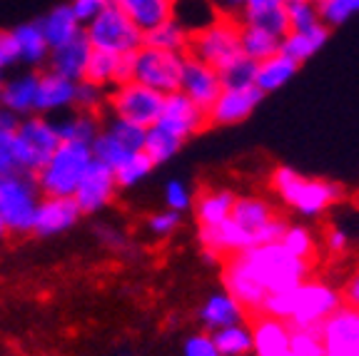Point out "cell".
Instances as JSON below:
<instances>
[{"mask_svg":"<svg viewBox=\"0 0 359 356\" xmlns=\"http://www.w3.org/2000/svg\"><path fill=\"white\" fill-rule=\"evenodd\" d=\"M224 85L219 78V70L210 67L208 62L197 60L192 55H185L182 62V75H180V93L185 95L187 100H192L197 107L208 112L215 105L219 95H222Z\"/></svg>","mask_w":359,"mask_h":356,"instance_id":"12","label":"cell"},{"mask_svg":"<svg viewBox=\"0 0 359 356\" xmlns=\"http://www.w3.org/2000/svg\"><path fill=\"white\" fill-rule=\"evenodd\" d=\"M285 6V0H247V8L245 13H255V11H269V8H282Z\"/></svg>","mask_w":359,"mask_h":356,"instance_id":"56","label":"cell"},{"mask_svg":"<svg viewBox=\"0 0 359 356\" xmlns=\"http://www.w3.org/2000/svg\"><path fill=\"white\" fill-rule=\"evenodd\" d=\"M342 294H344V304L359 309V269H354V272L349 274L347 284L342 287Z\"/></svg>","mask_w":359,"mask_h":356,"instance_id":"55","label":"cell"},{"mask_svg":"<svg viewBox=\"0 0 359 356\" xmlns=\"http://www.w3.org/2000/svg\"><path fill=\"white\" fill-rule=\"evenodd\" d=\"M264 95L257 88H245V90H222L215 105L208 110V123L210 128H230V125L245 123L247 117L257 110Z\"/></svg>","mask_w":359,"mask_h":356,"instance_id":"16","label":"cell"},{"mask_svg":"<svg viewBox=\"0 0 359 356\" xmlns=\"http://www.w3.org/2000/svg\"><path fill=\"white\" fill-rule=\"evenodd\" d=\"M290 354L292 356H325V344H322L320 329H294L292 327Z\"/></svg>","mask_w":359,"mask_h":356,"instance_id":"46","label":"cell"},{"mask_svg":"<svg viewBox=\"0 0 359 356\" xmlns=\"http://www.w3.org/2000/svg\"><path fill=\"white\" fill-rule=\"evenodd\" d=\"M172 18L190 33H200L219 20L210 0H172Z\"/></svg>","mask_w":359,"mask_h":356,"instance_id":"33","label":"cell"},{"mask_svg":"<svg viewBox=\"0 0 359 356\" xmlns=\"http://www.w3.org/2000/svg\"><path fill=\"white\" fill-rule=\"evenodd\" d=\"M6 67H3V65H0V93H3V88H6Z\"/></svg>","mask_w":359,"mask_h":356,"instance_id":"58","label":"cell"},{"mask_svg":"<svg viewBox=\"0 0 359 356\" xmlns=\"http://www.w3.org/2000/svg\"><path fill=\"white\" fill-rule=\"evenodd\" d=\"M187 55L208 62L215 70H222L232 60L242 55L240 48V22L237 20H215L200 33H192Z\"/></svg>","mask_w":359,"mask_h":356,"instance_id":"9","label":"cell"},{"mask_svg":"<svg viewBox=\"0 0 359 356\" xmlns=\"http://www.w3.org/2000/svg\"><path fill=\"white\" fill-rule=\"evenodd\" d=\"M287 18H290V30H312L322 25L320 6L312 0H299L287 6Z\"/></svg>","mask_w":359,"mask_h":356,"instance_id":"47","label":"cell"},{"mask_svg":"<svg viewBox=\"0 0 359 356\" xmlns=\"http://www.w3.org/2000/svg\"><path fill=\"white\" fill-rule=\"evenodd\" d=\"M105 356H133V351L125 349V346H123V349H112V351H107Z\"/></svg>","mask_w":359,"mask_h":356,"instance_id":"57","label":"cell"},{"mask_svg":"<svg viewBox=\"0 0 359 356\" xmlns=\"http://www.w3.org/2000/svg\"><path fill=\"white\" fill-rule=\"evenodd\" d=\"M312 3H317V6H320V3H322V0H312Z\"/></svg>","mask_w":359,"mask_h":356,"instance_id":"61","label":"cell"},{"mask_svg":"<svg viewBox=\"0 0 359 356\" xmlns=\"http://www.w3.org/2000/svg\"><path fill=\"white\" fill-rule=\"evenodd\" d=\"M90 152H93V160L102 162L105 167L112 170V172H115V167H118L120 162H123L125 157L130 155V152L125 150V147L120 145L118 139L112 137L107 130H102V132L97 135L93 142H90Z\"/></svg>","mask_w":359,"mask_h":356,"instance_id":"43","label":"cell"},{"mask_svg":"<svg viewBox=\"0 0 359 356\" xmlns=\"http://www.w3.org/2000/svg\"><path fill=\"white\" fill-rule=\"evenodd\" d=\"M112 6V0H70V8H73L75 18L83 22V28L90 20H95L102 11Z\"/></svg>","mask_w":359,"mask_h":356,"instance_id":"51","label":"cell"},{"mask_svg":"<svg viewBox=\"0 0 359 356\" xmlns=\"http://www.w3.org/2000/svg\"><path fill=\"white\" fill-rule=\"evenodd\" d=\"M339 306H344L342 289L325 279L309 277L292 289L267 296L262 314L285 319L294 329H320Z\"/></svg>","mask_w":359,"mask_h":356,"instance_id":"2","label":"cell"},{"mask_svg":"<svg viewBox=\"0 0 359 356\" xmlns=\"http://www.w3.org/2000/svg\"><path fill=\"white\" fill-rule=\"evenodd\" d=\"M90 55H93V45L85 38V30H83L73 40H67V43L57 45V48H50L45 70H50V73L60 75L65 80H73V83H80V80H85Z\"/></svg>","mask_w":359,"mask_h":356,"instance_id":"18","label":"cell"},{"mask_svg":"<svg viewBox=\"0 0 359 356\" xmlns=\"http://www.w3.org/2000/svg\"><path fill=\"white\" fill-rule=\"evenodd\" d=\"M83 212L73 197H43L35 214L33 234L35 237H55L80 222Z\"/></svg>","mask_w":359,"mask_h":356,"instance_id":"17","label":"cell"},{"mask_svg":"<svg viewBox=\"0 0 359 356\" xmlns=\"http://www.w3.org/2000/svg\"><path fill=\"white\" fill-rule=\"evenodd\" d=\"M325 356H359V309L344 304L320 327Z\"/></svg>","mask_w":359,"mask_h":356,"instance_id":"13","label":"cell"},{"mask_svg":"<svg viewBox=\"0 0 359 356\" xmlns=\"http://www.w3.org/2000/svg\"><path fill=\"white\" fill-rule=\"evenodd\" d=\"M118 179L110 167H105L102 162L93 160L90 167L85 170L83 179H80L78 189H75L73 200L78 202L80 212L85 214H100L105 207L112 205V200L118 197Z\"/></svg>","mask_w":359,"mask_h":356,"instance_id":"11","label":"cell"},{"mask_svg":"<svg viewBox=\"0 0 359 356\" xmlns=\"http://www.w3.org/2000/svg\"><path fill=\"white\" fill-rule=\"evenodd\" d=\"M13 35H15V43H18L20 65L30 67V70H38V67L48 65L50 45L45 40L38 20H28V22H22V25H15Z\"/></svg>","mask_w":359,"mask_h":356,"instance_id":"24","label":"cell"},{"mask_svg":"<svg viewBox=\"0 0 359 356\" xmlns=\"http://www.w3.org/2000/svg\"><path fill=\"white\" fill-rule=\"evenodd\" d=\"M282 38L267 33L262 28H255V25H242L240 22V48L242 55L250 57L255 62H262L267 57L277 55L280 53Z\"/></svg>","mask_w":359,"mask_h":356,"instance_id":"34","label":"cell"},{"mask_svg":"<svg viewBox=\"0 0 359 356\" xmlns=\"http://www.w3.org/2000/svg\"><path fill=\"white\" fill-rule=\"evenodd\" d=\"M38 22H40V30H43L45 40H48L50 48H57V45L67 43V40H73L75 35L83 33V22L75 18L70 3L55 6L53 11L45 13L43 18H38Z\"/></svg>","mask_w":359,"mask_h":356,"instance_id":"28","label":"cell"},{"mask_svg":"<svg viewBox=\"0 0 359 356\" xmlns=\"http://www.w3.org/2000/svg\"><path fill=\"white\" fill-rule=\"evenodd\" d=\"M292 3H299V0H285V6H292Z\"/></svg>","mask_w":359,"mask_h":356,"instance_id":"60","label":"cell"},{"mask_svg":"<svg viewBox=\"0 0 359 356\" xmlns=\"http://www.w3.org/2000/svg\"><path fill=\"white\" fill-rule=\"evenodd\" d=\"M330 33L332 30L327 28L325 22L312 30H290V33L282 38L280 53L290 57V60H294L297 65H304L309 57L317 55V53L325 48V43L330 40Z\"/></svg>","mask_w":359,"mask_h":356,"instance_id":"25","label":"cell"},{"mask_svg":"<svg viewBox=\"0 0 359 356\" xmlns=\"http://www.w3.org/2000/svg\"><path fill=\"white\" fill-rule=\"evenodd\" d=\"M180 224H182V214L168 210V207L160 212H152L150 217L145 219V229L150 232L152 240H168V237H172L177 232Z\"/></svg>","mask_w":359,"mask_h":356,"instance_id":"48","label":"cell"},{"mask_svg":"<svg viewBox=\"0 0 359 356\" xmlns=\"http://www.w3.org/2000/svg\"><path fill=\"white\" fill-rule=\"evenodd\" d=\"M6 234H8V229H6V224H3V219H0V240H3Z\"/></svg>","mask_w":359,"mask_h":356,"instance_id":"59","label":"cell"},{"mask_svg":"<svg viewBox=\"0 0 359 356\" xmlns=\"http://www.w3.org/2000/svg\"><path fill=\"white\" fill-rule=\"evenodd\" d=\"M102 130H107V132L118 139L120 145H123L128 152H142V150H145L147 128H140V125L128 123V120H120V117L105 115V117H102Z\"/></svg>","mask_w":359,"mask_h":356,"instance_id":"37","label":"cell"},{"mask_svg":"<svg viewBox=\"0 0 359 356\" xmlns=\"http://www.w3.org/2000/svg\"><path fill=\"white\" fill-rule=\"evenodd\" d=\"M93 162L90 145L83 142H62L53 157L35 172V182L43 197H73L83 179L85 170Z\"/></svg>","mask_w":359,"mask_h":356,"instance_id":"4","label":"cell"},{"mask_svg":"<svg viewBox=\"0 0 359 356\" xmlns=\"http://www.w3.org/2000/svg\"><path fill=\"white\" fill-rule=\"evenodd\" d=\"M163 105L165 95L130 80V83H123L110 90L105 115L120 117V120H128V123L140 125V128H150L163 115Z\"/></svg>","mask_w":359,"mask_h":356,"instance_id":"8","label":"cell"},{"mask_svg":"<svg viewBox=\"0 0 359 356\" xmlns=\"http://www.w3.org/2000/svg\"><path fill=\"white\" fill-rule=\"evenodd\" d=\"M18 125L20 117L0 105V177L25 174L18 152Z\"/></svg>","mask_w":359,"mask_h":356,"instance_id":"27","label":"cell"},{"mask_svg":"<svg viewBox=\"0 0 359 356\" xmlns=\"http://www.w3.org/2000/svg\"><path fill=\"white\" fill-rule=\"evenodd\" d=\"M73 102H75L73 80L60 78V75L50 73V70H43V73H40L38 107H35L38 115L50 117L53 112H67V110H73Z\"/></svg>","mask_w":359,"mask_h":356,"instance_id":"23","label":"cell"},{"mask_svg":"<svg viewBox=\"0 0 359 356\" xmlns=\"http://www.w3.org/2000/svg\"><path fill=\"white\" fill-rule=\"evenodd\" d=\"M280 245L299 259H307V262H314V256H317V234L304 224H287Z\"/></svg>","mask_w":359,"mask_h":356,"instance_id":"39","label":"cell"},{"mask_svg":"<svg viewBox=\"0 0 359 356\" xmlns=\"http://www.w3.org/2000/svg\"><path fill=\"white\" fill-rule=\"evenodd\" d=\"M269 189L287 210L299 214V217H322L327 210L339 205L347 195L342 184L334 179L309 177V174L297 172L287 165L272 170Z\"/></svg>","mask_w":359,"mask_h":356,"instance_id":"3","label":"cell"},{"mask_svg":"<svg viewBox=\"0 0 359 356\" xmlns=\"http://www.w3.org/2000/svg\"><path fill=\"white\" fill-rule=\"evenodd\" d=\"M20 62L18 57V43L13 30H0V65L3 67H13Z\"/></svg>","mask_w":359,"mask_h":356,"instance_id":"53","label":"cell"},{"mask_svg":"<svg viewBox=\"0 0 359 356\" xmlns=\"http://www.w3.org/2000/svg\"><path fill=\"white\" fill-rule=\"evenodd\" d=\"M83 30H85V38L93 45V50L110 53V55H130V53H137L142 48V35H145L115 6L102 11L100 15H97L95 20H90Z\"/></svg>","mask_w":359,"mask_h":356,"instance_id":"6","label":"cell"},{"mask_svg":"<svg viewBox=\"0 0 359 356\" xmlns=\"http://www.w3.org/2000/svg\"><path fill=\"white\" fill-rule=\"evenodd\" d=\"M155 170V162L147 157V152H130L118 167H115V179H118L120 189H133L140 182H145L150 177V172Z\"/></svg>","mask_w":359,"mask_h":356,"instance_id":"36","label":"cell"},{"mask_svg":"<svg viewBox=\"0 0 359 356\" xmlns=\"http://www.w3.org/2000/svg\"><path fill=\"white\" fill-rule=\"evenodd\" d=\"M38 88H40L38 70H28V73L15 75V78H8L6 88L0 93V105L18 117L35 115V107H38Z\"/></svg>","mask_w":359,"mask_h":356,"instance_id":"22","label":"cell"},{"mask_svg":"<svg viewBox=\"0 0 359 356\" xmlns=\"http://www.w3.org/2000/svg\"><path fill=\"white\" fill-rule=\"evenodd\" d=\"M182 62L185 55L177 53L155 50L142 45L135 53V83L145 85L160 95H172L180 90V75H182Z\"/></svg>","mask_w":359,"mask_h":356,"instance_id":"10","label":"cell"},{"mask_svg":"<svg viewBox=\"0 0 359 356\" xmlns=\"http://www.w3.org/2000/svg\"><path fill=\"white\" fill-rule=\"evenodd\" d=\"M157 125H163L165 130H170L172 135L182 137L185 142L210 128L208 112L202 110V107H197L192 100H187L180 90L172 95H165L163 115H160Z\"/></svg>","mask_w":359,"mask_h":356,"instance_id":"14","label":"cell"},{"mask_svg":"<svg viewBox=\"0 0 359 356\" xmlns=\"http://www.w3.org/2000/svg\"><path fill=\"white\" fill-rule=\"evenodd\" d=\"M219 78L227 90H245L255 88V78H257V62L250 57L240 55L237 60H232L227 67L219 70Z\"/></svg>","mask_w":359,"mask_h":356,"instance_id":"42","label":"cell"},{"mask_svg":"<svg viewBox=\"0 0 359 356\" xmlns=\"http://www.w3.org/2000/svg\"><path fill=\"white\" fill-rule=\"evenodd\" d=\"M118 62H120V55H110V53L93 50L90 62H88V70H85V80L100 85V88H105V90L118 88V85H120Z\"/></svg>","mask_w":359,"mask_h":356,"instance_id":"38","label":"cell"},{"mask_svg":"<svg viewBox=\"0 0 359 356\" xmlns=\"http://www.w3.org/2000/svg\"><path fill=\"white\" fill-rule=\"evenodd\" d=\"M93 234H95V240L100 242L105 249H110L112 254H120V256H128L135 252L133 242H130V237L123 232L120 227H115V224H107V222H97L95 227H93Z\"/></svg>","mask_w":359,"mask_h":356,"instance_id":"44","label":"cell"},{"mask_svg":"<svg viewBox=\"0 0 359 356\" xmlns=\"http://www.w3.org/2000/svg\"><path fill=\"white\" fill-rule=\"evenodd\" d=\"M314 262L299 259L280 242L259 245L227 256L219 267L222 289L230 292L250 317L262 314L267 296L287 292L312 277Z\"/></svg>","mask_w":359,"mask_h":356,"instance_id":"1","label":"cell"},{"mask_svg":"<svg viewBox=\"0 0 359 356\" xmlns=\"http://www.w3.org/2000/svg\"><path fill=\"white\" fill-rule=\"evenodd\" d=\"M163 202L168 210L172 212H187L192 210V202H195V192H192L190 187H187V182H182V179H168L163 187Z\"/></svg>","mask_w":359,"mask_h":356,"instance_id":"49","label":"cell"},{"mask_svg":"<svg viewBox=\"0 0 359 356\" xmlns=\"http://www.w3.org/2000/svg\"><path fill=\"white\" fill-rule=\"evenodd\" d=\"M112 6L123 11L142 33L172 18V0H112Z\"/></svg>","mask_w":359,"mask_h":356,"instance_id":"26","label":"cell"},{"mask_svg":"<svg viewBox=\"0 0 359 356\" xmlns=\"http://www.w3.org/2000/svg\"><path fill=\"white\" fill-rule=\"evenodd\" d=\"M280 217V212L267 197L262 195H237L232 207V222L252 240V247L264 245V229L272 219Z\"/></svg>","mask_w":359,"mask_h":356,"instance_id":"15","label":"cell"},{"mask_svg":"<svg viewBox=\"0 0 359 356\" xmlns=\"http://www.w3.org/2000/svg\"><path fill=\"white\" fill-rule=\"evenodd\" d=\"M102 117L105 115H90V112H80V110L62 112V117L55 123L60 139L62 142H83V145H90L102 132Z\"/></svg>","mask_w":359,"mask_h":356,"instance_id":"29","label":"cell"},{"mask_svg":"<svg viewBox=\"0 0 359 356\" xmlns=\"http://www.w3.org/2000/svg\"><path fill=\"white\" fill-rule=\"evenodd\" d=\"M107 97H110V90L100 88V85H95V83H90V80H80V83H75L73 110L90 112V115H105L107 112Z\"/></svg>","mask_w":359,"mask_h":356,"instance_id":"41","label":"cell"},{"mask_svg":"<svg viewBox=\"0 0 359 356\" xmlns=\"http://www.w3.org/2000/svg\"><path fill=\"white\" fill-rule=\"evenodd\" d=\"M247 319H250V314L245 312V306L224 289L212 292L197 309V322L208 334H212V331H217L222 327H230V324L247 322Z\"/></svg>","mask_w":359,"mask_h":356,"instance_id":"19","label":"cell"},{"mask_svg":"<svg viewBox=\"0 0 359 356\" xmlns=\"http://www.w3.org/2000/svg\"><path fill=\"white\" fill-rule=\"evenodd\" d=\"M190 40H192V33L182 28L175 18L160 22V25H155V28L147 30V33L142 35V45L155 48V50L177 53V55H187V50H190Z\"/></svg>","mask_w":359,"mask_h":356,"instance_id":"31","label":"cell"},{"mask_svg":"<svg viewBox=\"0 0 359 356\" xmlns=\"http://www.w3.org/2000/svg\"><path fill=\"white\" fill-rule=\"evenodd\" d=\"M252 319V339H255V356H287L292 341V324L285 319L267 317V314H255Z\"/></svg>","mask_w":359,"mask_h":356,"instance_id":"20","label":"cell"},{"mask_svg":"<svg viewBox=\"0 0 359 356\" xmlns=\"http://www.w3.org/2000/svg\"><path fill=\"white\" fill-rule=\"evenodd\" d=\"M357 13H359V0H322L320 3V18L330 30L344 25Z\"/></svg>","mask_w":359,"mask_h":356,"instance_id":"45","label":"cell"},{"mask_svg":"<svg viewBox=\"0 0 359 356\" xmlns=\"http://www.w3.org/2000/svg\"><path fill=\"white\" fill-rule=\"evenodd\" d=\"M185 147V139L172 135L170 130H165L163 125H150L147 128V139H145V152L152 162L157 165H165L170 162L172 157L180 155V150Z\"/></svg>","mask_w":359,"mask_h":356,"instance_id":"35","label":"cell"},{"mask_svg":"<svg viewBox=\"0 0 359 356\" xmlns=\"http://www.w3.org/2000/svg\"><path fill=\"white\" fill-rule=\"evenodd\" d=\"M182 356H222L215 346L212 336L208 331H200V334H192L182 344Z\"/></svg>","mask_w":359,"mask_h":356,"instance_id":"50","label":"cell"},{"mask_svg":"<svg viewBox=\"0 0 359 356\" xmlns=\"http://www.w3.org/2000/svg\"><path fill=\"white\" fill-rule=\"evenodd\" d=\"M299 67H302V65H297V62L290 60L287 55L277 53V55L257 62V78H255V88H257L262 95L277 93V90L285 88V85L299 73Z\"/></svg>","mask_w":359,"mask_h":356,"instance_id":"30","label":"cell"},{"mask_svg":"<svg viewBox=\"0 0 359 356\" xmlns=\"http://www.w3.org/2000/svg\"><path fill=\"white\" fill-rule=\"evenodd\" d=\"M322 245H325V249L330 252L332 256H339L349 249V234L339 227H330L325 232V237H322Z\"/></svg>","mask_w":359,"mask_h":356,"instance_id":"52","label":"cell"},{"mask_svg":"<svg viewBox=\"0 0 359 356\" xmlns=\"http://www.w3.org/2000/svg\"><path fill=\"white\" fill-rule=\"evenodd\" d=\"M242 25H255V28H262L267 33L277 35V38H285L290 33V18H287V6L282 8H269V11H255V13H242L240 18Z\"/></svg>","mask_w":359,"mask_h":356,"instance_id":"40","label":"cell"},{"mask_svg":"<svg viewBox=\"0 0 359 356\" xmlns=\"http://www.w3.org/2000/svg\"><path fill=\"white\" fill-rule=\"evenodd\" d=\"M40 200L43 195L35 182V174L0 177V219L8 234H33Z\"/></svg>","mask_w":359,"mask_h":356,"instance_id":"5","label":"cell"},{"mask_svg":"<svg viewBox=\"0 0 359 356\" xmlns=\"http://www.w3.org/2000/svg\"><path fill=\"white\" fill-rule=\"evenodd\" d=\"M210 3H212L217 18H222V20H237V22H240L242 13L247 8V0H210Z\"/></svg>","mask_w":359,"mask_h":356,"instance_id":"54","label":"cell"},{"mask_svg":"<svg viewBox=\"0 0 359 356\" xmlns=\"http://www.w3.org/2000/svg\"><path fill=\"white\" fill-rule=\"evenodd\" d=\"M212 341L222 356H250L255 354V339H252V324L240 322L222 327L212 331Z\"/></svg>","mask_w":359,"mask_h":356,"instance_id":"32","label":"cell"},{"mask_svg":"<svg viewBox=\"0 0 359 356\" xmlns=\"http://www.w3.org/2000/svg\"><path fill=\"white\" fill-rule=\"evenodd\" d=\"M237 195L227 187H205L192 202L197 227H219L232 217Z\"/></svg>","mask_w":359,"mask_h":356,"instance_id":"21","label":"cell"},{"mask_svg":"<svg viewBox=\"0 0 359 356\" xmlns=\"http://www.w3.org/2000/svg\"><path fill=\"white\" fill-rule=\"evenodd\" d=\"M62 145L55 120L48 115H28L20 117L18 125V152L25 174H35L45 162L50 160L53 152Z\"/></svg>","mask_w":359,"mask_h":356,"instance_id":"7","label":"cell"}]
</instances>
